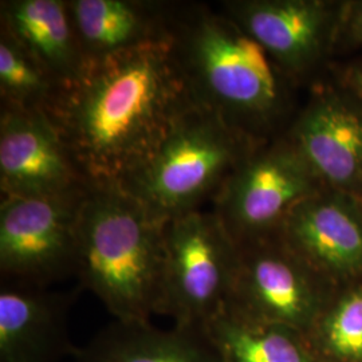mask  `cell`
Wrapping results in <instances>:
<instances>
[{
    "label": "cell",
    "instance_id": "cell-18",
    "mask_svg": "<svg viewBox=\"0 0 362 362\" xmlns=\"http://www.w3.org/2000/svg\"><path fill=\"white\" fill-rule=\"evenodd\" d=\"M306 338L320 362H362V282L337 287Z\"/></svg>",
    "mask_w": 362,
    "mask_h": 362
},
{
    "label": "cell",
    "instance_id": "cell-7",
    "mask_svg": "<svg viewBox=\"0 0 362 362\" xmlns=\"http://www.w3.org/2000/svg\"><path fill=\"white\" fill-rule=\"evenodd\" d=\"M88 192L1 197V282L49 287L76 275L78 219Z\"/></svg>",
    "mask_w": 362,
    "mask_h": 362
},
{
    "label": "cell",
    "instance_id": "cell-20",
    "mask_svg": "<svg viewBox=\"0 0 362 362\" xmlns=\"http://www.w3.org/2000/svg\"><path fill=\"white\" fill-rule=\"evenodd\" d=\"M362 47V0H345L337 31L336 52Z\"/></svg>",
    "mask_w": 362,
    "mask_h": 362
},
{
    "label": "cell",
    "instance_id": "cell-16",
    "mask_svg": "<svg viewBox=\"0 0 362 362\" xmlns=\"http://www.w3.org/2000/svg\"><path fill=\"white\" fill-rule=\"evenodd\" d=\"M0 25L61 86L76 81L88 64L67 0H3Z\"/></svg>",
    "mask_w": 362,
    "mask_h": 362
},
{
    "label": "cell",
    "instance_id": "cell-17",
    "mask_svg": "<svg viewBox=\"0 0 362 362\" xmlns=\"http://www.w3.org/2000/svg\"><path fill=\"white\" fill-rule=\"evenodd\" d=\"M204 330L221 362H320L303 333L251 320L228 306Z\"/></svg>",
    "mask_w": 362,
    "mask_h": 362
},
{
    "label": "cell",
    "instance_id": "cell-1",
    "mask_svg": "<svg viewBox=\"0 0 362 362\" xmlns=\"http://www.w3.org/2000/svg\"><path fill=\"white\" fill-rule=\"evenodd\" d=\"M194 104L172 38L89 61L47 115L90 187L119 185Z\"/></svg>",
    "mask_w": 362,
    "mask_h": 362
},
{
    "label": "cell",
    "instance_id": "cell-15",
    "mask_svg": "<svg viewBox=\"0 0 362 362\" xmlns=\"http://www.w3.org/2000/svg\"><path fill=\"white\" fill-rule=\"evenodd\" d=\"M76 362H221L204 329L151 321H117L76 348Z\"/></svg>",
    "mask_w": 362,
    "mask_h": 362
},
{
    "label": "cell",
    "instance_id": "cell-19",
    "mask_svg": "<svg viewBox=\"0 0 362 362\" xmlns=\"http://www.w3.org/2000/svg\"><path fill=\"white\" fill-rule=\"evenodd\" d=\"M61 88L18 40L0 28V106L47 113Z\"/></svg>",
    "mask_w": 362,
    "mask_h": 362
},
{
    "label": "cell",
    "instance_id": "cell-5",
    "mask_svg": "<svg viewBox=\"0 0 362 362\" xmlns=\"http://www.w3.org/2000/svg\"><path fill=\"white\" fill-rule=\"evenodd\" d=\"M158 313L175 325L204 326L227 306L238 264V246L212 211L168 220Z\"/></svg>",
    "mask_w": 362,
    "mask_h": 362
},
{
    "label": "cell",
    "instance_id": "cell-6",
    "mask_svg": "<svg viewBox=\"0 0 362 362\" xmlns=\"http://www.w3.org/2000/svg\"><path fill=\"white\" fill-rule=\"evenodd\" d=\"M324 187L281 134L259 144L215 197L212 212L236 246L275 238L298 204Z\"/></svg>",
    "mask_w": 362,
    "mask_h": 362
},
{
    "label": "cell",
    "instance_id": "cell-3",
    "mask_svg": "<svg viewBox=\"0 0 362 362\" xmlns=\"http://www.w3.org/2000/svg\"><path fill=\"white\" fill-rule=\"evenodd\" d=\"M165 221L118 185L91 187L79 212L77 270L82 287L117 321L158 313Z\"/></svg>",
    "mask_w": 362,
    "mask_h": 362
},
{
    "label": "cell",
    "instance_id": "cell-9",
    "mask_svg": "<svg viewBox=\"0 0 362 362\" xmlns=\"http://www.w3.org/2000/svg\"><path fill=\"white\" fill-rule=\"evenodd\" d=\"M345 0H228L220 8L258 42L296 85L336 52Z\"/></svg>",
    "mask_w": 362,
    "mask_h": 362
},
{
    "label": "cell",
    "instance_id": "cell-2",
    "mask_svg": "<svg viewBox=\"0 0 362 362\" xmlns=\"http://www.w3.org/2000/svg\"><path fill=\"white\" fill-rule=\"evenodd\" d=\"M172 45L192 103L250 139L281 136L297 113V85L221 8L177 3Z\"/></svg>",
    "mask_w": 362,
    "mask_h": 362
},
{
    "label": "cell",
    "instance_id": "cell-8",
    "mask_svg": "<svg viewBox=\"0 0 362 362\" xmlns=\"http://www.w3.org/2000/svg\"><path fill=\"white\" fill-rule=\"evenodd\" d=\"M238 264L227 306L305 336L337 290L298 258L279 236L238 246Z\"/></svg>",
    "mask_w": 362,
    "mask_h": 362
},
{
    "label": "cell",
    "instance_id": "cell-13",
    "mask_svg": "<svg viewBox=\"0 0 362 362\" xmlns=\"http://www.w3.org/2000/svg\"><path fill=\"white\" fill-rule=\"evenodd\" d=\"M74 294L7 284L0 288V362H59L71 357L69 313Z\"/></svg>",
    "mask_w": 362,
    "mask_h": 362
},
{
    "label": "cell",
    "instance_id": "cell-21",
    "mask_svg": "<svg viewBox=\"0 0 362 362\" xmlns=\"http://www.w3.org/2000/svg\"><path fill=\"white\" fill-rule=\"evenodd\" d=\"M336 81L362 98V57L336 70Z\"/></svg>",
    "mask_w": 362,
    "mask_h": 362
},
{
    "label": "cell",
    "instance_id": "cell-11",
    "mask_svg": "<svg viewBox=\"0 0 362 362\" xmlns=\"http://www.w3.org/2000/svg\"><path fill=\"white\" fill-rule=\"evenodd\" d=\"M90 188L46 112L0 107L1 197L61 196Z\"/></svg>",
    "mask_w": 362,
    "mask_h": 362
},
{
    "label": "cell",
    "instance_id": "cell-4",
    "mask_svg": "<svg viewBox=\"0 0 362 362\" xmlns=\"http://www.w3.org/2000/svg\"><path fill=\"white\" fill-rule=\"evenodd\" d=\"M258 141L192 104L143 165L118 187L161 221L214 203Z\"/></svg>",
    "mask_w": 362,
    "mask_h": 362
},
{
    "label": "cell",
    "instance_id": "cell-12",
    "mask_svg": "<svg viewBox=\"0 0 362 362\" xmlns=\"http://www.w3.org/2000/svg\"><path fill=\"white\" fill-rule=\"evenodd\" d=\"M278 236L332 285L361 284V196L322 188L290 212Z\"/></svg>",
    "mask_w": 362,
    "mask_h": 362
},
{
    "label": "cell",
    "instance_id": "cell-14",
    "mask_svg": "<svg viewBox=\"0 0 362 362\" xmlns=\"http://www.w3.org/2000/svg\"><path fill=\"white\" fill-rule=\"evenodd\" d=\"M176 6L155 0H67L88 62L172 38Z\"/></svg>",
    "mask_w": 362,
    "mask_h": 362
},
{
    "label": "cell",
    "instance_id": "cell-10",
    "mask_svg": "<svg viewBox=\"0 0 362 362\" xmlns=\"http://www.w3.org/2000/svg\"><path fill=\"white\" fill-rule=\"evenodd\" d=\"M324 188L362 197V98L338 81L314 83L282 133Z\"/></svg>",
    "mask_w": 362,
    "mask_h": 362
}]
</instances>
